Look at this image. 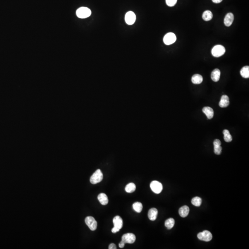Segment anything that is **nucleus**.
I'll return each instance as SVG.
<instances>
[{"label":"nucleus","mask_w":249,"mask_h":249,"mask_svg":"<svg viewBox=\"0 0 249 249\" xmlns=\"http://www.w3.org/2000/svg\"><path fill=\"white\" fill-rule=\"evenodd\" d=\"M212 1L215 4H219L222 1V0H212Z\"/></svg>","instance_id":"obj_30"},{"label":"nucleus","mask_w":249,"mask_h":249,"mask_svg":"<svg viewBox=\"0 0 249 249\" xmlns=\"http://www.w3.org/2000/svg\"><path fill=\"white\" fill-rule=\"evenodd\" d=\"M221 76V71L219 69H215L211 73V77L212 80L218 82L220 80Z\"/></svg>","instance_id":"obj_16"},{"label":"nucleus","mask_w":249,"mask_h":249,"mask_svg":"<svg viewBox=\"0 0 249 249\" xmlns=\"http://www.w3.org/2000/svg\"><path fill=\"white\" fill-rule=\"evenodd\" d=\"M109 249H116V246L114 243L110 244L109 246Z\"/></svg>","instance_id":"obj_28"},{"label":"nucleus","mask_w":249,"mask_h":249,"mask_svg":"<svg viewBox=\"0 0 249 249\" xmlns=\"http://www.w3.org/2000/svg\"><path fill=\"white\" fill-rule=\"evenodd\" d=\"M133 207L134 210L138 213H140L142 210V205L141 202H135V203H133Z\"/></svg>","instance_id":"obj_25"},{"label":"nucleus","mask_w":249,"mask_h":249,"mask_svg":"<svg viewBox=\"0 0 249 249\" xmlns=\"http://www.w3.org/2000/svg\"><path fill=\"white\" fill-rule=\"evenodd\" d=\"M103 179V174L100 169H97L94 173L90 178V183L97 184L99 183Z\"/></svg>","instance_id":"obj_4"},{"label":"nucleus","mask_w":249,"mask_h":249,"mask_svg":"<svg viewBox=\"0 0 249 249\" xmlns=\"http://www.w3.org/2000/svg\"><path fill=\"white\" fill-rule=\"evenodd\" d=\"M233 14L231 13H227L225 17L224 18V23L225 25L227 26V27H229L233 24Z\"/></svg>","instance_id":"obj_11"},{"label":"nucleus","mask_w":249,"mask_h":249,"mask_svg":"<svg viewBox=\"0 0 249 249\" xmlns=\"http://www.w3.org/2000/svg\"><path fill=\"white\" fill-rule=\"evenodd\" d=\"M85 222L91 230H96L97 226V223L94 218L92 217H87L85 219Z\"/></svg>","instance_id":"obj_8"},{"label":"nucleus","mask_w":249,"mask_h":249,"mask_svg":"<svg viewBox=\"0 0 249 249\" xmlns=\"http://www.w3.org/2000/svg\"><path fill=\"white\" fill-rule=\"evenodd\" d=\"M202 112L205 114L206 116L209 119H211L213 117L214 113L213 109L210 107H205L202 109Z\"/></svg>","instance_id":"obj_14"},{"label":"nucleus","mask_w":249,"mask_h":249,"mask_svg":"<svg viewBox=\"0 0 249 249\" xmlns=\"http://www.w3.org/2000/svg\"><path fill=\"white\" fill-rule=\"evenodd\" d=\"M177 0H166L167 5L169 7H173L176 4Z\"/></svg>","instance_id":"obj_27"},{"label":"nucleus","mask_w":249,"mask_h":249,"mask_svg":"<svg viewBox=\"0 0 249 249\" xmlns=\"http://www.w3.org/2000/svg\"><path fill=\"white\" fill-rule=\"evenodd\" d=\"M98 199L100 203L103 205H106L109 202V199L106 194L105 193H100L98 196Z\"/></svg>","instance_id":"obj_18"},{"label":"nucleus","mask_w":249,"mask_h":249,"mask_svg":"<svg viewBox=\"0 0 249 249\" xmlns=\"http://www.w3.org/2000/svg\"><path fill=\"white\" fill-rule=\"evenodd\" d=\"M121 241H123L125 244H133L136 241V236L134 234L132 233L125 234L122 236Z\"/></svg>","instance_id":"obj_10"},{"label":"nucleus","mask_w":249,"mask_h":249,"mask_svg":"<svg viewBox=\"0 0 249 249\" xmlns=\"http://www.w3.org/2000/svg\"><path fill=\"white\" fill-rule=\"evenodd\" d=\"M192 203L193 205L197 207H199L201 205V198L198 197H195L192 199Z\"/></svg>","instance_id":"obj_26"},{"label":"nucleus","mask_w":249,"mask_h":249,"mask_svg":"<svg viewBox=\"0 0 249 249\" xmlns=\"http://www.w3.org/2000/svg\"><path fill=\"white\" fill-rule=\"evenodd\" d=\"M203 81L202 76L200 74H196L194 75L192 78V81L194 84H200Z\"/></svg>","instance_id":"obj_19"},{"label":"nucleus","mask_w":249,"mask_h":249,"mask_svg":"<svg viewBox=\"0 0 249 249\" xmlns=\"http://www.w3.org/2000/svg\"><path fill=\"white\" fill-rule=\"evenodd\" d=\"M125 243L123 241H121L119 243V247L121 248H123L124 247V246H125Z\"/></svg>","instance_id":"obj_29"},{"label":"nucleus","mask_w":249,"mask_h":249,"mask_svg":"<svg viewBox=\"0 0 249 249\" xmlns=\"http://www.w3.org/2000/svg\"><path fill=\"white\" fill-rule=\"evenodd\" d=\"M158 214V210L156 208L150 209L148 212V217L152 221H155Z\"/></svg>","instance_id":"obj_15"},{"label":"nucleus","mask_w":249,"mask_h":249,"mask_svg":"<svg viewBox=\"0 0 249 249\" xmlns=\"http://www.w3.org/2000/svg\"><path fill=\"white\" fill-rule=\"evenodd\" d=\"M229 104V98L227 95H223L221 97L219 102V106L221 108H226Z\"/></svg>","instance_id":"obj_12"},{"label":"nucleus","mask_w":249,"mask_h":249,"mask_svg":"<svg viewBox=\"0 0 249 249\" xmlns=\"http://www.w3.org/2000/svg\"><path fill=\"white\" fill-rule=\"evenodd\" d=\"M92 14V11L88 8L81 7L77 10L76 15L81 19H85L90 16Z\"/></svg>","instance_id":"obj_1"},{"label":"nucleus","mask_w":249,"mask_h":249,"mask_svg":"<svg viewBox=\"0 0 249 249\" xmlns=\"http://www.w3.org/2000/svg\"><path fill=\"white\" fill-rule=\"evenodd\" d=\"M225 52V48L221 45H217L214 46L211 51L212 55L215 57L221 56Z\"/></svg>","instance_id":"obj_3"},{"label":"nucleus","mask_w":249,"mask_h":249,"mask_svg":"<svg viewBox=\"0 0 249 249\" xmlns=\"http://www.w3.org/2000/svg\"><path fill=\"white\" fill-rule=\"evenodd\" d=\"M125 20L126 24L129 25H132L135 23L136 21V15L132 11H129L126 14Z\"/></svg>","instance_id":"obj_9"},{"label":"nucleus","mask_w":249,"mask_h":249,"mask_svg":"<svg viewBox=\"0 0 249 249\" xmlns=\"http://www.w3.org/2000/svg\"><path fill=\"white\" fill-rule=\"evenodd\" d=\"M178 213L181 217H186L189 213V208L187 206H183L179 209Z\"/></svg>","instance_id":"obj_17"},{"label":"nucleus","mask_w":249,"mask_h":249,"mask_svg":"<svg viewBox=\"0 0 249 249\" xmlns=\"http://www.w3.org/2000/svg\"><path fill=\"white\" fill-rule=\"evenodd\" d=\"M223 133L224 134V140L226 142H230L232 141L233 138L229 130L226 129L224 130L223 131Z\"/></svg>","instance_id":"obj_23"},{"label":"nucleus","mask_w":249,"mask_h":249,"mask_svg":"<svg viewBox=\"0 0 249 249\" xmlns=\"http://www.w3.org/2000/svg\"><path fill=\"white\" fill-rule=\"evenodd\" d=\"M151 190L156 194H159L162 191L163 187L162 184L157 181H154L151 182L150 185Z\"/></svg>","instance_id":"obj_7"},{"label":"nucleus","mask_w":249,"mask_h":249,"mask_svg":"<svg viewBox=\"0 0 249 249\" xmlns=\"http://www.w3.org/2000/svg\"><path fill=\"white\" fill-rule=\"evenodd\" d=\"M214 146V152L216 154H220L221 153L222 147H221V142L219 139H215L213 142Z\"/></svg>","instance_id":"obj_13"},{"label":"nucleus","mask_w":249,"mask_h":249,"mask_svg":"<svg viewBox=\"0 0 249 249\" xmlns=\"http://www.w3.org/2000/svg\"><path fill=\"white\" fill-rule=\"evenodd\" d=\"M202 19L206 21L210 20L213 18L212 12L209 10H206L203 12L202 16Z\"/></svg>","instance_id":"obj_20"},{"label":"nucleus","mask_w":249,"mask_h":249,"mask_svg":"<svg viewBox=\"0 0 249 249\" xmlns=\"http://www.w3.org/2000/svg\"><path fill=\"white\" fill-rule=\"evenodd\" d=\"M198 238L200 241H210L212 238V235L209 231L205 230L198 234Z\"/></svg>","instance_id":"obj_5"},{"label":"nucleus","mask_w":249,"mask_h":249,"mask_svg":"<svg viewBox=\"0 0 249 249\" xmlns=\"http://www.w3.org/2000/svg\"><path fill=\"white\" fill-rule=\"evenodd\" d=\"M176 40V37L174 33L169 32L165 35L163 38V42L165 44L171 45L174 44Z\"/></svg>","instance_id":"obj_6"},{"label":"nucleus","mask_w":249,"mask_h":249,"mask_svg":"<svg viewBox=\"0 0 249 249\" xmlns=\"http://www.w3.org/2000/svg\"><path fill=\"white\" fill-rule=\"evenodd\" d=\"M241 74L242 77L244 78H249V66H245L241 69Z\"/></svg>","instance_id":"obj_21"},{"label":"nucleus","mask_w":249,"mask_h":249,"mask_svg":"<svg viewBox=\"0 0 249 249\" xmlns=\"http://www.w3.org/2000/svg\"><path fill=\"white\" fill-rule=\"evenodd\" d=\"M136 186L134 183H130L126 186L125 190L127 193H132L136 190Z\"/></svg>","instance_id":"obj_24"},{"label":"nucleus","mask_w":249,"mask_h":249,"mask_svg":"<svg viewBox=\"0 0 249 249\" xmlns=\"http://www.w3.org/2000/svg\"><path fill=\"white\" fill-rule=\"evenodd\" d=\"M174 220L172 218L168 219L165 222V226L168 229H171L174 225Z\"/></svg>","instance_id":"obj_22"},{"label":"nucleus","mask_w":249,"mask_h":249,"mask_svg":"<svg viewBox=\"0 0 249 249\" xmlns=\"http://www.w3.org/2000/svg\"><path fill=\"white\" fill-rule=\"evenodd\" d=\"M113 223L114 227L112 229L113 233H116L119 232L123 226V220L119 216H116L113 219Z\"/></svg>","instance_id":"obj_2"}]
</instances>
